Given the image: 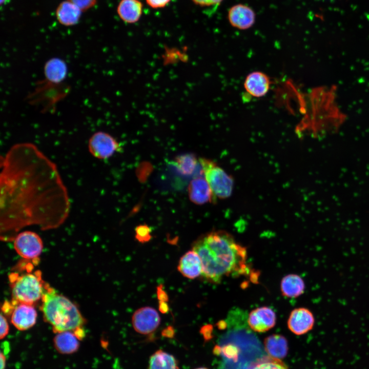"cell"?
Instances as JSON below:
<instances>
[{
    "mask_svg": "<svg viewBox=\"0 0 369 369\" xmlns=\"http://www.w3.org/2000/svg\"><path fill=\"white\" fill-rule=\"evenodd\" d=\"M313 313L305 308H298L291 312L288 319L289 329L296 335H302L312 330L315 324Z\"/></svg>",
    "mask_w": 369,
    "mask_h": 369,
    "instance_id": "cell-10",
    "label": "cell"
},
{
    "mask_svg": "<svg viewBox=\"0 0 369 369\" xmlns=\"http://www.w3.org/2000/svg\"><path fill=\"white\" fill-rule=\"evenodd\" d=\"M120 146L117 140L112 135L103 131L94 133L88 141V150L94 157L106 159L118 152Z\"/></svg>",
    "mask_w": 369,
    "mask_h": 369,
    "instance_id": "cell-7",
    "label": "cell"
},
{
    "mask_svg": "<svg viewBox=\"0 0 369 369\" xmlns=\"http://www.w3.org/2000/svg\"><path fill=\"white\" fill-rule=\"evenodd\" d=\"M199 162V160L194 154L186 153L176 156L173 165L181 174L189 176L196 171Z\"/></svg>",
    "mask_w": 369,
    "mask_h": 369,
    "instance_id": "cell-23",
    "label": "cell"
},
{
    "mask_svg": "<svg viewBox=\"0 0 369 369\" xmlns=\"http://www.w3.org/2000/svg\"><path fill=\"white\" fill-rule=\"evenodd\" d=\"M7 0H1V4L3 5V3H5Z\"/></svg>",
    "mask_w": 369,
    "mask_h": 369,
    "instance_id": "cell-33",
    "label": "cell"
},
{
    "mask_svg": "<svg viewBox=\"0 0 369 369\" xmlns=\"http://www.w3.org/2000/svg\"><path fill=\"white\" fill-rule=\"evenodd\" d=\"M157 297L159 301L167 302L168 300V296L166 292L162 289L161 285L157 288Z\"/></svg>",
    "mask_w": 369,
    "mask_h": 369,
    "instance_id": "cell-30",
    "label": "cell"
},
{
    "mask_svg": "<svg viewBox=\"0 0 369 369\" xmlns=\"http://www.w3.org/2000/svg\"><path fill=\"white\" fill-rule=\"evenodd\" d=\"M9 326L7 319L4 315L1 314V330L0 338L1 339L5 338L9 333Z\"/></svg>",
    "mask_w": 369,
    "mask_h": 369,
    "instance_id": "cell-27",
    "label": "cell"
},
{
    "mask_svg": "<svg viewBox=\"0 0 369 369\" xmlns=\"http://www.w3.org/2000/svg\"><path fill=\"white\" fill-rule=\"evenodd\" d=\"M188 194L190 200L201 205L212 201L215 197L204 177L193 178L189 185Z\"/></svg>",
    "mask_w": 369,
    "mask_h": 369,
    "instance_id": "cell-13",
    "label": "cell"
},
{
    "mask_svg": "<svg viewBox=\"0 0 369 369\" xmlns=\"http://www.w3.org/2000/svg\"><path fill=\"white\" fill-rule=\"evenodd\" d=\"M142 4L138 0H121L117 12L124 22L132 24L139 20L142 13Z\"/></svg>",
    "mask_w": 369,
    "mask_h": 369,
    "instance_id": "cell-18",
    "label": "cell"
},
{
    "mask_svg": "<svg viewBox=\"0 0 369 369\" xmlns=\"http://www.w3.org/2000/svg\"><path fill=\"white\" fill-rule=\"evenodd\" d=\"M82 11L77 5L67 0L61 2L57 7L56 16L60 24L71 26L77 24Z\"/></svg>",
    "mask_w": 369,
    "mask_h": 369,
    "instance_id": "cell-17",
    "label": "cell"
},
{
    "mask_svg": "<svg viewBox=\"0 0 369 369\" xmlns=\"http://www.w3.org/2000/svg\"><path fill=\"white\" fill-rule=\"evenodd\" d=\"M0 360H1L0 369H5V367H6V358L5 353H3V352H1V353Z\"/></svg>",
    "mask_w": 369,
    "mask_h": 369,
    "instance_id": "cell-32",
    "label": "cell"
},
{
    "mask_svg": "<svg viewBox=\"0 0 369 369\" xmlns=\"http://www.w3.org/2000/svg\"><path fill=\"white\" fill-rule=\"evenodd\" d=\"M79 340L73 331H64L56 333L53 338V345L59 353L71 355L78 350Z\"/></svg>",
    "mask_w": 369,
    "mask_h": 369,
    "instance_id": "cell-16",
    "label": "cell"
},
{
    "mask_svg": "<svg viewBox=\"0 0 369 369\" xmlns=\"http://www.w3.org/2000/svg\"><path fill=\"white\" fill-rule=\"evenodd\" d=\"M195 369H209V368H207L206 367H200L196 368Z\"/></svg>",
    "mask_w": 369,
    "mask_h": 369,
    "instance_id": "cell-34",
    "label": "cell"
},
{
    "mask_svg": "<svg viewBox=\"0 0 369 369\" xmlns=\"http://www.w3.org/2000/svg\"><path fill=\"white\" fill-rule=\"evenodd\" d=\"M223 0H192L193 3L201 7H210L219 5Z\"/></svg>",
    "mask_w": 369,
    "mask_h": 369,
    "instance_id": "cell-29",
    "label": "cell"
},
{
    "mask_svg": "<svg viewBox=\"0 0 369 369\" xmlns=\"http://www.w3.org/2000/svg\"><path fill=\"white\" fill-rule=\"evenodd\" d=\"M171 0H146L147 4L151 8L154 9L163 8Z\"/></svg>",
    "mask_w": 369,
    "mask_h": 369,
    "instance_id": "cell-28",
    "label": "cell"
},
{
    "mask_svg": "<svg viewBox=\"0 0 369 369\" xmlns=\"http://www.w3.org/2000/svg\"><path fill=\"white\" fill-rule=\"evenodd\" d=\"M305 288L303 279L298 275L289 274L283 277L280 282V290L283 296L296 298L303 294Z\"/></svg>",
    "mask_w": 369,
    "mask_h": 369,
    "instance_id": "cell-20",
    "label": "cell"
},
{
    "mask_svg": "<svg viewBox=\"0 0 369 369\" xmlns=\"http://www.w3.org/2000/svg\"><path fill=\"white\" fill-rule=\"evenodd\" d=\"M151 230L149 226L141 224L135 229V238L140 242H146L151 239Z\"/></svg>",
    "mask_w": 369,
    "mask_h": 369,
    "instance_id": "cell-25",
    "label": "cell"
},
{
    "mask_svg": "<svg viewBox=\"0 0 369 369\" xmlns=\"http://www.w3.org/2000/svg\"><path fill=\"white\" fill-rule=\"evenodd\" d=\"M12 301L33 305L42 299L48 284L42 278L39 271L9 275Z\"/></svg>",
    "mask_w": 369,
    "mask_h": 369,
    "instance_id": "cell-4",
    "label": "cell"
},
{
    "mask_svg": "<svg viewBox=\"0 0 369 369\" xmlns=\"http://www.w3.org/2000/svg\"><path fill=\"white\" fill-rule=\"evenodd\" d=\"M0 233L13 240L31 225L57 228L69 216L70 201L55 163L30 142L13 145L1 159Z\"/></svg>",
    "mask_w": 369,
    "mask_h": 369,
    "instance_id": "cell-1",
    "label": "cell"
},
{
    "mask_svg": "<svg viewBox=\"0 0 369 369\" xmlns=\"http://www.w3.org/2000/svg\"><path fill=\"white\" fill-rule=\"evenodd\" d=\"M77 5L83 11H86L95 5L96 0H68Z\"/></svg>",
    "mask_w": 369,
    "mask_h": 369,
    "instance_id": "cell-26",
    "label": "cell"
},
{
    "mask_svg": "<svg viewBox=\"0 0 369 369\" xmlns=\"http://www.w3.org/2000/svg\"><path fill=\"white\" fill-rule=\"evenodd\" d=\"M159 310L162 313H166L169 311V306L167 302L159 301Z\"/></svg>",
    "mask_w": 369,
    "mask_h": 369,
    "instance_id": "cell-31",
    "label": "cell"
},
{
    "mask_svg": "<svg viewBox=\"0 0 369 369\" xmlns=\"http://www.w3.org/2000/svg\"><path fill=\"white\" fill-rule=\"evenodd\" d=\"M9 313L10 321L20 331L27 330L34 325L37 317L33 305L12 301Z\"/></svg>",
    "mask_w": 369,
    "mask_h": 369,
    "instance_id": "cell-9",
    "label": "cell"
},
{
    "mask_svg": "<svg viewBox=\"0 0 369 369\" xmlns=\"http://www.w3.org/2000/svg\"><path fill=\"white\" fill-rule=\"evenodd\" d=\"M247 369H289L281 359L263 356L252 362Z\"/></svg>",
    "mask_w": 369,
    "mask_h": 369,
    "instance_id": "cell-24",
    "label": "cell"
},
{
    "mask_svg": "<svg viewBox=\"0 0 369 369\" xmlns=\"http://www.w3.org/2000/svg\"><path fill=\"white\" fill-rule=\"evenodd\" d=\"M264 345L269 356L281 359L284 358L288 351L286 339L282 335L273 334L264 340Z\"/></svg>",
    "mask_w": 369,
    "mask_h": 369,
    "instance_id": "cell-21",
    "label": "cell"
},
{
    "mask_svg": "<svg viewBox=\"0 0 369 369\" xmlns=\"http://www.w3.org/2000/svg\"><path fill=\"white\" fill-rule=\"evenodd\" d=\"M271 81L264 73L255 71L249 74L246 77L244 87L247 92L255 97L264 96L269 91Z\"/></svg>",
    "mask_w": 369,
    "mask_h": 369,
    "instance_id": "cell-15",
    "label": "cell"
},
{
    "mask_svg": "<svg viewBox=\"0 0 369 369\" xmlns=\"http://www.w3.org/2000/svg\"><path fill=\"white\" fill-rule=\"evenodd\" d=\"M255 17L253 10L243 4H237L232 6L228 14L230 24L241 30L251 28L255 23Z\"/></svg>",
    "mask_w": 369,
    "mask_h": 369,
    "instance_id": "cell-12",
    "label": "cell"
},
{
    "mask_svg": "<svg viewBox=\"0 0 369 369\" xmlns=\"http://www.w3.org/2000/svg\"><path fill=\"white\" fill-rule=\"evenodd\" d=\"M42 301L44 320L52 326L54 333L74 332L83 328L85 320L76 305L48 285Z\"/></svg>",
    "mask_w": 369,
    "mask_h": 369,
    "instance_id": "cell-3",
    "label": "cell"
},
{
    "mask_svg": "<svg viewBox=\"0 0 369 369\" xmlns=\"http://www.w3.org/2000/svg\"><path fill=\"white\" fill-rule=\"evenodd\" d=\"M13 241L15 251L20 257L26 259L38 258L43 249L42 238L33 231H24L19 232Z\"/></svg>",
    "mask_w": 369,
    "mask_h": 369,
    "instance_id": "cell-6",
    "label": "cell"
},
{
    "mask_svg": "<svg viewBox=\"0 0 369 369\" xmlns=\"http://www.w3.org/2000/svg\"><path fill=\"white\" fill-rule=\"evenodd\" d=\"M67 72L66 63L58 57L51 58L46 63L44 66L46 80L53 84H61L66 77Z\"/></svg>",
    "mask_w": 369,
    "mask_h": 369,
    "instance_id": "cell-19",
    "label": "cell"
},
{
    "mask_svg": "<svg viewBox=\"0 0 369 369\" xmlns=\"http://www.w3.org/2000/svg\"><path fill=\"white\" fill-rule=\"evenodd\" d=\"M147 369H179L178 362L173 355L159 350L150 356Z\"/></svg>",
    "mask_w": 369,
    "mask_h": 369,
    "instance_id": "cell-22",
    "label": "cell"
},
{
    "mask_svg": "<svg viewBox=\"0 0 369 369\" xmlns=\"http://www.w3.org/2000/svg\"><path fill=\"white\" fill-rule=\"evenodd\" d=\"M192 250L199 256L201 276L208 281L220 283L224 277L240 275L247 270V250L230 234L212 231L193 243Z\"/></svg>",
    "mask_w": 369,
    "mask_h": 369,
    "instance_id": "cell-2",
    "label": "cell"
},
{
    "mask_svg": "<svg viewBox=\"0 0 369 369\" xmlns=\"http://www.w3.org/2000/svg\"><path fill=\"white\" fill-rule=\"evenodd\" d=\"M160 318L156 310L146 306L136 310L132 317V323L135 331L142 335H150L158 327Z\"/></svg>",
    "mask_w": 369,
    "mask_h": 369,
    "instance_id": "cell-8",
    "label": "cell"
},
{
    "mask_svg": "<svg viewBox=\"0 0 369 369\" xmlns=\"http://www.w3.org/2000/svg\"><path fill=\"white\" fill-rule=\"evenodd\" d=\"M199 161L214 196L220 199L230 197L233 188V178L213 161L206 158H200Z\"/></svg>",
    "mask_w": 369,
    "mask_h": 369,
    "instance_id": "cell-5",
    "label": "cell"
},
{
    "mask_svg": "<svg viewBox=\"0 0 369 369\" xmlns=\"http://www.w3.org/2000/svg\"><path fill=\"white\" fill-rule=\"evenodd\" d=\"M177 269L189 279H194L201 276L202 266L199 256L193 250L187 252L179 259Z\"/></svg>",
    "mask_w": 369,
    "mask_h": 369,
    "instance_id": "cell-14",
    "label": "cell"
},
{
    "mask_svg": "<svg viewBox=\"0 0 369 369\" xmlns=\"http://www.w3.org/2000/svg\"><path fill=\"white\" fill-rule=\"evenodd\" d=\"M276 322V314L268 306H261L253 310L247 318L250 327L258 333H264L270 330L275 326Z\"/></svg>",
    "mask_w": 369,
    "mask_h": 369,
    "instance_id": "cell-11",
    "label": "cell"
}]
</instances>
